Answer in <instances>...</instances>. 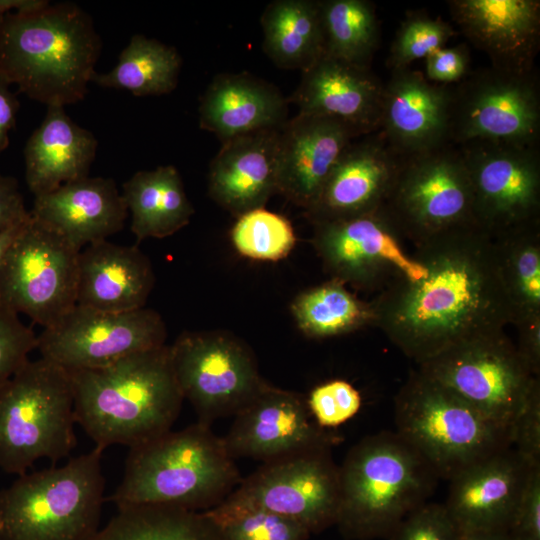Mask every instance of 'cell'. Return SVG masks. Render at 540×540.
Masks as SVG:
<instances>
[{
    "mask_svg": "<svg viewBox=\"0 0 540 540\" xmlns=\"http://www.w3.org/2000/svg\"><path fill=\"white\" fill-rule=\"evenodd\" d=\"M413 256L422 277L395 278L370 303L373 326L417 364L513 325L494 238L478 224L419 243Z\"/></svg>",
    "mask_w": 540,
    "mask_h": 540,
    "instance_id": "1",
    "label": "cell"
},
{
    "mask_svg": "<svg viewBox=\"0 0 540 540\" xmlns=\"http://www.w3.org/2000/svg\"><path fill=\"white\" fill-rule=\"evenodd\" d=\"M101 39L93 20L72 3L0 15V80L48 106L81 101Z\"/></svg>",
    "mask_w": 540,
    "mask_h": 540,
    "instance_id": "2",
    "label": "cell"
},
{
    "mask_svg": "<svg viewBox=\"0 0 540 540\" xmlns=\"http://www.w3.org/2000/svg\"><path fill=\"white\" fill-rule=\"evenodd\" d=\"M69 372L76 423L102 450L150 441L171 430L181 411L169 345Z\"/></svg>",
    "mask_w": 540,
    "mask_h": 540,
    "instance_id": "3",
    "label": "cell"
},
{
    "mask_svg": "<svg viewBox=\"0 0 540 540\" xmlns=\"http://www.w3.org/2000/svg\"><path fill=\"white\" fill-rule=\"evenodd\" d=\"M241 480L223 438L197 422L129 448L122 480L106 500L117 508L156 504L206 511Z\"/></svg>",
    "mask_w": 540,
    "mask_h": 540,
    "instance_id": "4",
    "label": "cell"
},
{
    "mask_svg": "<svg viewBox=\"0 0 540 540\" xmlns=\"http://www.w3.org/2000/svg\"><path fill=\"white\" fill-rule=\"evenodd\" d=\"M439 477L396 432L382 431L355 444L339 466L335 525L347 540L387 538L427 502Z\"/></svg>",
    "mask_w": 540,
    "mask_h": 540,
    "instance_id": "5",
    "label": "cell"
},
{
    "mask_svg": "<svg viewBox=\"0 0 540 540\" xmlns=\"http://www.w3.org/2000/svg\"><path fill=\"white\" fill-rule=\"evenodd\" d=\"M103 450L19 475L0 490V540H89L104 501Z\"/></svg>",
    "mask_w": 540,
    "mask_h": 540,
    "instance_id": "6",
    "label": "cell"
},
{
    "mask_svg": "<svg viewBox=\"0 0 540 540\" xmlns=\"http://www.w3.org/2000/svg\"><path fill=\"white\" fill-rule=\"evenodd\" d=\"M396 433L451 480L470 465L512 446L511 429L456 394L412 371L394 400Z\"/></svg>",
    "mask_w": 540,
    "mask_h": 540,
    "instance_id": "7",
    "label": "cell"
},
{
    "mask_svg": "<svg viewBox=\"0 0 540 540\" xmlns=\"http://www.w3.org/2000/svg\"><path fill=\"white\" fill-rule=\"evenodd\" d=\"M71 374L40 357L0 386V468L22 475L39 459L66 458L76 445Z\"/></svg>",
    "mask_w": 540,
    "mask_h": 540,
    "instance_id": "8",
    "label": "cell"
},
{
    "mask_svg": "<svg viewBox=\"0 0 540 540\" xmlns=\"http://www.w3.org/2000/svg\"><path fill=\"white\" fill-rule=\"evenodd\" d=\"M382 208L400 236L416 245L455 228L477 224L471 182L459 146L447 142L400 156Z\"/></svg>",
    "mask_w": 540,
    "mask_h": 540,
    "instance_id": "9",
    "label": "cell"
},
{
    "mask_svg": "<svg viewBox=\"0 0 540 540\" xmlns=\"http://www.w3.org/2000/svg\"><path fill=\"white\" fill-rule=\"evenodd\" d=\"M418 365L419 372L510 429L540 383L504 330L461 342Z\"/></svg>",
    "mask_w": 540,
    "mask_h": 540,
    "instance_id": "10",
    "label": "cell"
},
{
    "mask_svg": "<svg viewBox=\"0 0 540 540\" xmlns=\"http://www.w3.org/2000/svg\"><path fill=\"white\" fill-rule=\"evenodd\" d=\"M169 348L183 398L200 423L234 416L268 384L251 348L229 332L185 331Z\"/></svg>",
    "mask_w": 540,
    "mask_h": 540,
    "instance_id": "11",
    "label": "cell"
},
{
    "mask_svg": "<svg viewBox=\"0 0 540 540\" xmlns=\"http://www.w3.org/2000/svg\"><path fill=\"white\" fill-rule=\"evenodd\" d=\"M539 84L536 68L525 73L492 66L470 71L451 85L449 142L539 145Z\"/></svg>",
    "mask_w": 540,
    "mask_h": 540,
    "instance_id": "12",
    "label": "cell"
},
{
    "mask_svg": "<svg viewBox=\"0 0 540 540\" xmlns=\"http://www.w3.org/2000/svg\"><path fill=\"white\" fill-rule=\"evenodd\" d=\"M79 253L30 214L0 268V307L53 326L76 305Z\"/></svg>",
    "mask_w": 540,
    "mask_h": 540,
    "instance_id": "13",
    "label": "cell"
},
{
    "mask_svg": "<svg viewBox=\"0 0 540 540\" xmlns=\"http://www.w3.org/2000/svg\"><path fill=\"white\" fill-rule=\"evenodd\" d=\"M339 493V466L324 447L263 462L223 501L274 512L313 535L335 525Z\"/></svg>",
    "mask_w": 540,
    "mask_h": 540,
    "instance_id": "14",
    "label": "cell"
},
{
    "mask_svg": "<svg viewBox=\"0 0 540 540\" xmlns=\"http://www.w3.org/2000/svg\"><path fill=\"white\" fill-rule=\"evenodd\" d=\"M459 148L480 227L495 237L540 221L539 145L472 141Z\"/></svg>",
    "mask_w": 540,
    "mask_h": 540,
    "instance_id": "15",
    "label": "cell"
},
{
    "mask_svg": "<svg viewBox=\"0 0 540 540\" xmlns=\"http://www.w3.org/2000/svg\"><path fill=\"white\" fill-rule=\"evenodd\" d=\"M167 328L150 308L112 313L75 305L37 335L41 357L68 371L109 365L126 356L166 345Z\"/></svg>",
    "mask_w": 540,
    "mask_h": 540,
    "instance_id": "16",
    "label": "cell"
},
{
    "mask_svg": "<svg viewBox=\"0 0 540 540\" xmlns=\"http://www.w3.org/2000/svg\"><path fill=\"white\" fill-rule=\"evenodd\" d=\"M312 244L330 279L374 289L395 278L417 280L423 265L407 253L382 206L361 216L313 224Z\"/></svg>",
    "mask_w": 540,
    "mask_h": 540,
    "instance_id": "17",
    "label": "cell"
},
{
    "mask_svg": "<svg viewBox=\"0 0 540 540\" xmlns=\"http://www.w3.org/2000/svg\"><path fill=\"white\" fill-rule=\"evenodd\" d=\"M232 458L262 462L315 448H331L339 439L313 419L306 397L267 384L234 415L222 437Z\"/></svg>",
    "mask_w": 540,
    "mask_h": 540,
    "instance_id": "18",
    "label": "cell"
},
{
    "mask_svg": "<svg viewBox=\"0 0 540 540\" xmlns=\"http://www.w3.org/2000/svg\"><path fill=\"white\" fill-rule=\"evenodd\" d=\"M533 466L511 446L452 478L444 506L463 536L507 533Z\"/></svg>",
    "mask_w": 540,
    "mask_h": 540,
    "instance_id": "19",
    "label": "cell"
},
{
    "mask_svg": "<svg viewBox=\"0 0 540 540\" xmlns=\"http://www.w3.org/2000/svg\"><path fill=\"white\" fill-rule=\"evenodd\" d=\"M398 155L378 130L356 138L333 168L314 204L312 224L353 218L382 206L399 166Z\"/></svg>",
    "mask_w": 540,
    "mask_h": 540,
    "instance_id": "20",
    "label": "cell"
},
{
    "mask_svg": "<svg viewBox=\"0 0 540 540\" xmlns=\"http://www.w3.org/2000/svg\"><path fill=\"white\" fill-rule=\"evenodd\" d=\"M452 20L493 68L525 73L535 69L540 47L539 0H449Z\"/></svg>",
    "mask_w": 540,
    "mask_h": 540,
    "instance_id": "21",
    "label": "cell"
},
{
    "mask_svg": "<svg viewBox=\"0 0 540 540\" xmlns=\"http://www.w3.org/2000/svg\"><path fill=\"white\" fill-rule=\"evenodd\" d=\"M383 85L370 69L324 54L302 72L288 101L298 113L334 119L361 137L380 129Z\"/></svg>",
    "mask_w": 540,
    "mask_h": 540,
    "instance_id": "22",
    "label": "cell"
},
{
    "mask_svg": "<svg viewBox=\"0 0 540 540\" xmlns=\"http://www.w3.org/2000/svg\"><path fill=\"white\" fill-rule=\"evenodd\" d=\"M357 137L342 123L297 113L280 130L277 193L306 211Z\"/></svg>",
    "mask_w": 540,
    "mask_h": 540,
    "instance_id": "23",
    "label": "cell"
},
{
    "mask_svg": "<svg viewBox=\"0 0 540 540\" xmlns=\"http://www.w3.org/2000/svg\"><path fill=\"white\" fill-rule=\"evenodd\" d=\"M451 86L409 68L393 70L383 85L379 131L400 156L449 142Z\"/></svg>",
    "mask_w": 540,
    "mask_h": 540,
    "instance_id": "24",
    "label": "cell"
},
{
    "mask_svg": "<svg viewBox=\"0 0 540 540\" xmlns=\"http://www.w3.org/2000/svg\"><path fill=\"white\" fill-rule=\"evenodd\" d=\"M281 128L228 139L222 142L212 159L208 173L209 195L232 215L239 217L264 207L277 193Z\"/></svg>",
    "mask_w": 540,
    "mask_h": 540,
    "instance_id": "25",
    "label": "cell"
},
{
    "mask_svg": "<svg viewBox=\"0 0 540 540\" xmlns=\"http://www.w3.org/2000/svg\"><path fill=\"white\" fill-rule=\"evenodd\" d=\"M128 209L111 178L86 177L36 196L31 216L81 251L124 227Z\"/></svg>",
    "mask_w": 540,
    "mask_h": 540,
    "instance_id": "26",
    "label": "cell"
},
{
    "mask_svg": "<svg viewBox=\"0 0 540 540\" xmlns=\"http://www.w3.org/2000/svg\"><path fill=\"white\" fill-rule=\"evenodd\" d=\"M154 283L152 264L137 246L102 240L79 253V306L112 313L138 310L145 307Z\"/></svg>",
    "mask_w": 540,
    "mask_h": 540,
    "instance_id": "27",
    "label": "cell"
},
{
    "mask_svg": "<svg viewBox=\"0 0 540 540\" xmlns=\"http://www.w3.org/2000/svg\"><path fill=\"white\" fill-rule=\"evenodd\" d=\"M288 104L273 84L248 72L221 73L200 100V128L221 142L251 132L281 128L288 120Z\"/></svg>",
    "mask_w": 540,
    "mask_h": 540,
    "instance_id": "28",
    "label": "cell"
},
{
    "mask_svg": "<svg viewBox=\"0 0 540 540\" xmlns=\"http://www.w3.org/2000/svg\"><path fill=\"white\" fill-rule=\"evenodd\" d=\"M97 140L76 124L62 106H48L41 125L28 139L25 150V179L34 196L88 177L95 158Z\"/></svg>",
    "mask_w": 540,
    "mask_h": 540,
    "instance_id": "29",
    "label": "cell"
},
{
    "mask_svg": "<svg viewBox=\"0 0 540 540\" xmlns=\"http://www.w3.org/2000/svg\"><path fill=\"white\" fill-rule=\"evenodd\" d=\"M122 196L138 242L165 238L189 224L194 208L173 165L138 171L123 183Z\"/></svg>",
    "mask_w": 540,
    "mask_h": 540,
    "instance_id": "30",
    "label": "cell"
},
{
    "mask_svg": "<svg viewBox=\"0 0 540 540\" xmlns=\"http://www.w3.org/2000/svg\"><path fill=\"white\" fill-rule=\"evenodd\" d=\"M263 50L279 68H310L325 54L318 0H274L261 16Z\"/></svg>",
    "mask_w": 540,
    "mask_h": 540,
    "instance_id": "31",
    "label": "cell"
},
{
    "mask_svg": "<svg viewBox=\"0 0 540 540\" xmlns=\"http://www.w3.org/2000/svg\"><path fill=\"white\" fill-rule=\"evenodd\" d=\"M89 540H219L203 511L141 504L117 508Z\"/></svg>",
    "mask_w": 540,
    "mask_h": 540,
    "instance_id": "32",
    "label": "cell"
},
{
    "mask_svg": "<svg viewBox=\"0 0 540 540\" xmlns=\"http://www.w3.org/2000/svg\"><path fill=\"white\" fill-rule=\"evenodd\" d=\"M181 57L178 51L142 34L132 36L118 63L108 73H94L91 82L109 88L125 89L136 96L172 92L178 83Z\"/></svg>",
    "mask_w": 540,
    "mask_h": 540,
    "instance_id": "33",
    "label": "cell"
},
{
    "mask_svg": "<svg viewBox=\"0 0 540 540\" xmlns=\"http://www.w3.org/2000/svg\"><path fill=\"white\" fill-rule=\"evenodd\" d=\"M290 309L299 330L310 338L343 335L374 325L371 303L333 279L298 294Z\"/></svg>",
    "mask_w": 540,
    "mask_h": 540,
    "instance_id": "34",
    "label": "cell"
},
{
    "mask_svg": "<svg viewBox=\"0 0 540 540\" xmlns=\"http://www.w3.org/2000/svg\"><path fill=\"white\" fill-rule=\"evenodd\" d=\"M493 238L515 325L540 314V221Z\"/></svg>",
    "mask_w": 540,
    "mask_h": 540,
    "instance_id": "35",
    "label": "cell"
},
{
    "mask_svg": "<svg viewBox=\"0 0 540 540\" xmlns=\"http://www.w3.org/2000/svg\"><path fill=\"white\" fill-rule=\"evenodd\" d=\"M325 54L370 69L379 45L375 5L367 0H321Z\"/></svg>",
    "mask_w": 540,
    "mask_h": 540,
    "instance_id": "36",
    "label": "cell"
},
{
    "mask_svg": "<svg viewBox=\"0 0 540 540\" xmlns=\"http://www.w3.org/2000/svg\"><path fill=\"white\" fill-rule=\"evenodd\" d=\"M219 540H308L310 532L274 512L222 501L203 511Z\"/></svg>",
    "mask_w": 540,
    "mask_h": 540,
    "instance_id": "37",
    "label": "cell"
},
{
    "mask_svg": "<svg viewBox=\"0 0 540 540\" xmlns=\"http://www.w3.org/2000/svg\"><path fill=\"white\" fill-rule=\"evenodd\" d=\"M231 241L236 251L246 258L276 262L290 254L296 235L286 217L261 207L237 217Z\"/></svg>",
    "mask_w": 540,
    "mask_h": 540,
    "instance_id": "38",
    "label": "cell"
},
{
    "mask_svg": "<svg viewBox=\"0 0 540 540\" xmlns=\"http://www.w3.org/2000/svg\"><path fill=\"white\" fill-rule=\"evenodd\" d=\"M456 34L449 23L424 13H411L400 24L391 43L387 65L389 69L409 68L417 60L445 47Z\"/></svg>",
    "mask_w": 540,
    "mask_h": 540,
    "instance_id": "39",
    "label": "cell"
},
{
    "mask_svg": "<svg viewBox=\"0 0 540 540\" xmlns=\"http://www.w3.org/2000/svg\"><path fill=\"white\" fill-rule=\"evenodd\" d=\"M306 402L314 421L327 429L352 418L361 407V396L352 384L336 379L313 388Z\"/></svg>",
    "mask_w": 540,
    "mask_h": 540,
    "instance_id": "40",
    "label": "cell"
},
{
    "mask_svg": "<svg viewBox=\"0 0 540 540\" xmlns=\"http://www.w3.org/2000/svg\"><path fill=\"white\" fill-rule=\"evenodd\" d=\"M388 540H464L444 504L426 502L410 512Z\"/></svg>",
    "mask_w": 540,
    "mask_h": 540,
    "instance_id": "41",
    "label": "cell"
},
{
    "mask_svg": "<svg viewBox=\"0 0 540 540\" xmlns=\"http://www.w3.org/2000/svg\"><path fill=\"white\" fill-rule=\"evenodd\" d=\"M37 349V335L16 313L0 307V386L12 377Z\"/></svg>",
    "mask_w": 540,
    "mask_h": 540,
    "instance_id": "42",
    "label": "cell"
},
{
    "mask_svg": "<svg viewBox=\"0 0 540 540\" xmlns=\"http://www.w3.org/2000/svg\"><path fill=\"white\" fill-rule=\"evenodd\" d=\"M514 450L530 465H540V383L536 384L511 426Z\"/></svg>",
    "mask_w": 540,
    "mask_h": 540,
    "instance_id": "43",
    "label": "cell"
},
{
    "mask_svg": "<svg viewBox=\"0 0 540 540\" xmlns=\"http://www.w3.org/2000/svg\"><path fill=\"white\" fill-rule=\"evenodd\" d=\"M507 535L510 540H540V465L530 470Z\"/></svg>",
    "mask_w": 540,
    "mask_h": 540,
    "instance_id": "44",
    "label": "cell"
},
{
    "mask_svg": "<svg viewBox=\"0 0 540 540\" xmlns=\"http://www.w3.org/2000/svg\"><path fill=\"white\" fill-rule=\"evenodd\" d=\"M424 60V76L430 82L440 85H455L471 71L469 48L464 44L440 48Z\"/></svg>",
    "mask_w": 540,
    "mask_h": 540,
    "instance_id": "45",
    "label": "cell"
},
{
    "mask_svg": "<svg viewBox=\"0 0 540 540\" xmlns=\"http://www.w3.org/2000/svg\"><path fill=\"white\" fill-rule=\"evenodd\" d=\"M30 217L15 178L0 174V232Z\"/></svg>",
    "mask_w": 540,
    "mask_h": 540,
    "instance_id": "46",
    "label": "cell"
},
{
    "mask_svg": "<svg viewBox=\"0 0 540 540\" xmlns=\"http://www.w3.org/2000/svg\"><path fill=\"white\" fill-rule=\"evenodd\" d=\"M514 326L518 330V343L516 349L535 375L540 374V314L533 315L518 321Z\"/></svg>",
    "mask_w": 540,
    "mask_h": 540,
    "instance_id": "47",
    "label": "cell"
},
{
    "mask_svg": "<svg viewBox=\"0 0 540 540\" xmlns=\"http://www.w3.org/2000/svg\"><path fill=\"white\" fill-rule=\"evenodd\" d=\"M19 102L8 85L0 80V154L9 144V131L14 127Z\"/></svg>",
    "mask_w": 540,
    "mask_h": 540,
    "instance_id": "48",
    "label": "cell"
},
{
    "mask_svg": "<svg viewBox=\"0 0 540 540\" xmlns=\"http://www.w3.org/2000/svg\"><path fill=\"white\" fill-rule=\"evenodd\" d=\"M49 2L43 0H0V15L15 11L19 13L32 12L43 8Z\"/></svg>",
    "mask_w": 540,
    "mask_h": 540,
    "instance_id": "49",
    "label": "cell"
},
{
    "mask_svg": "<svg viewBox=\"0 0 540 540\" xmlns=\"http://www.w3.org/2000/svg\"><path fill=\"white\" fill-rule=\"evenodd\" d=\"M30 218V217H29ZM29 218L24 221L23 223H20L18 225H15L13 227H10L4 231L0 232V268L6 258V255L12 246L15 239L18 237V235L23 230L24 226L26 225Z\"/></svg>",
    "mask_w": 540,
    "mask_h": 540,
    "instance_id": "50",
    "label": "cell"
},
{
    "mask_svg": "<svg viewBox=\"0 0 540 540\" xmlns=\"http://www.w3.org/2000/svg\"><path fill=\"white\" fill-rule=\"evenodd\" d=\"M464 540H510L506 532L476 533L464 536Z\"/></svg>",
    "mask_w": 540,
    "mask_h": 540,
    "instance_id": "51",
    "label": "cell"
}]
</instances>
